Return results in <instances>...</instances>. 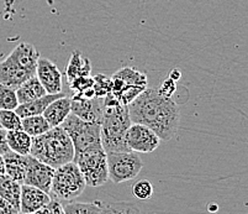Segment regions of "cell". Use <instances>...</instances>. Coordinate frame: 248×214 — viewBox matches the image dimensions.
I'll return each instance as SVG.
<instances>
[{
  "label": "cell",
  "instance_id": "obj_14",
  "mask_svg": "<svg viewBox=\"0 0 248 214\" xmlns=\"http://www.w3.org/2000/svg\"><path fill=\"white\" fill-rule=\"evenodd\" d=\"M9 56L20 67L29 71L30 73L35 74L40 53H38V51L36 49V47L33 45L28 44V42H20Z\"/></svg>",
  "mask_w": 248,
  "mask_h": 214
},
{
  "label": "cell",
  "instance_id": "obj_20",
  "mask_svg": "<svg viewBox=\"0 0 248 214\" xmlns=\"http://www.w3.org/2000/svg\"><path fill=\"white\" fill-rule=\"evenodd\" d=\"M45 94H47L46 89L40 83V81H38L36 76L30 77L16 88V96L19 104L30 102V100L40 98V97L45 96Z\"/></svg>",
  "mask_w": 248,
  "mask_h": 214
},
{
  "label": "cell",
  "instance_id": "obj_22",
  "mask_svg": "<svg viewBox=\"0 0 248 214\" xmlns=\"http://www.w3.org/2000/svg\"><path fill=\"white\" fill-rule=\"evenodd\" d=\"M6 141L11 151L20 155H29L31 150V136L24 130H8Z\"/></svg>",
  "mask_w": 248,
  "mask_h": 214
},
{
  "label": "cell",
  "instance_id": "obj_30",
  "mask_svg": "<svg viewBox=\"0 0 248 214\" xmlns=\"http://www.w3.org/2000/svg\"><path fill=\"white\" fill-rule=\"evenodd\" d=\"M132 193L139 199H150L153 195L152 183L150 181H147V180H140L132 187Z\"/></svg>",
  "mask_w": 248,
  "mask_h": 214
},
{
  "label": "cell",
  "instance_id": "obj_31",
  "mask_svg": "<svg viewBox=\"0 0 248 214\" xmlns=\"http://www.w3.org/2000/svg\"><path fill=\"white\" fill-rule=\"evenodd\" d=\"M49 200L45 204L42 208H40L36 214H64L63 204L61 203V199L56 196H49Z\"/></svg>",
  "mask_w": 248,
  "mask_h": 214
},
{
  "label": "cell",
  "instance_id": "obj_9",
  "mask_svg": "<svg viewBox=\"0 0 248 214\" xmlns=\"http://www.w3.org/2000/svg\"><path fill=\"white\" fill-rule=\"evenodd\" d=\"M53 173H55V168L38 161L30 154L26 155V172H25V179L22 183L37 187L49 195Z\"/></svg>",
  "mask_w": 248,
  "mask_h": 214
},
{
  "label": "cell",
  "instance_id": "obj_25",
  "mask_svg": "<svg viewBox=\"0 0 248 214\" xmlns=\"http://www.w3.org/2000/svg\"><path fill=\"white\" fill-rule=\"evenodd\" d=\"M100 206L101 213H140V208H137L134 202H112V200H96Z\"/></svg>",
  "mask_w": 248,
  "mask_h": 214
},
{
  "label": "cell",
  "instance_id": "obj_15",
  "mask_svg": "<svg viewBox=\"0 0 248 214\" xmlns=\"http://www.w3.org/2000/svg\"><path fill=\"white\" fill-rule=\"evenodd\" d=\"M67 96V93L64 92H60V93H53V94H45V96L40 97L37 99H33L30 102L21 103V104L17 105V108L15 109V112L17 113V115L20 118H26V116L31 115H38V114H42L45 112L48 104H51L55 99L61 98V97Z\"/></svg>",
  "mask_w": 248,
  "mask_h": 214
},
{
  "label": "cell",
  "instance_id": "obj_29",
  "mask_svg": "<svg viewBox=\"0 0 248 214\" xmlns=\"http://www.w3.org/2000/svg\"><path fill=\"white\" fill-rule=\"evenodd\" d=\"M93 80V89L96 98H104V97H107L111 92V77H108L105 74H98Z\"/></svg>",
  "mask_w": 248,
  "mask_h": 214
},
{
  "label": "cell",
  "instance_id": "obj_38",
  "mask_svg": "<svg viewBox=\"0 0 248 214\" xmlns=\"http://www.w3.org/2000/svg\"><path fill=\"white\" fill-rule=\"evenodd\" d=\"M0 128H1V127H0Z\"/></svg>",
  "mask_w": 248,
  "mask_h": 214
},
{
  "label": "cell",
  "instance_id": "obj_33",
  "mask_svg": "<svg viewBox=\"0 0 248 214\" xmlns=\"http://www.w3.org/2000/svg\"><path fill=\"white\" fill-rule=\"evenodd\" d=\"M20 213L19 209L15 208L10 202L4 199L3 197H0V214H16Z\"/></svg>",
  "mask_w": 248,
  "mask_h": 214
},
{
  "label": "cell",
  "instance_id": "obj_23",
  "mask_svg": "<svg viewBox=\"0 0 248 214\" xmlns=\"http://www.w3.org/2000/svg\"><path fill=\"white\" fill-rule=\"evenodd\" d=\"M21 124L22 130L28 132L31 137L38 136V135L44 134L47 130L51 129V125H49L48 121L45 119V116L42 114L22 118Z\"/></svg>",
  "mask_w": 248,
  "mask_h": 214
},
{
  "label": "cell",
  "instance_id": "obj_6",
  "mask_svg": "<svg viewBox=\"0 0 248 214\" xmlns=\"http://www.w3.org/2000/svg\"><path fill=\"white\" fill-rule=\"evenodd\" d=\"M73 161L82 172L87 186L100 187L107 183L109 180L107 152L104 148H96V150L76 154Z\"/></svg>",
  "mask_w": 248,
  "mask_h": 214
},
{
  "label": "cell",
  "instance_id": "obj_27",
  "mask_svg": "<svg viewBox=\"0 0 248 214\" xmlns=\"http://www.w3.org/2000/svg\"><path fill=\"white\" fill-rule=\"evenodd\" d=\"M19 105L16 89L0 83V109L15 110Z\"/></svg>",
  "mask_w": 248,
  "mask_h": 214
},
{
  "label": "cell",
  "instance_id": "obj_21",
  "mask_svg": "<svg viewBox=\"0 0 248 214\" xmlns=\"http://www.w3.org/2000/svg\"><path fill=\"white\" fill-rule=\"evenodd\" d=\"M20 193H21V183L11 177H9L6 173L0 175V197H3L8 202H10L13 206L20 212Z\"/></svg>",
  "mask_w": 248,
  "mask_h": 214
},
{
  "label": "cell",
  "instance_id": "obj_1",
  "mask_svg": "<svg viewBox=\"0 0 248 214\" xmlns=\"http://www.w3.org/2000/svg\"><path fill=\"white\" fill-rule=\"evenodd\" d=\"M128 108L131 123L143 124L161 140H172L179 129L180 112L170 98L162 97L153 88L146 87Z\"/></svg>",
  "mask_w": 248,
  "mask_h": 214
},
{
  "label": "cell",
  "instance_id": "obj_13",
  "mask_svg": "<svg viewBox=\"0 0 248 214\" xmlns=\"http://www.w3.org/2000/svg\"><path fill=\"white\" fill-rule=\"evenodd\" d=\"M32 76L35 74L20 67L10 56H8L0 64V83L1 84L9 85V87L16 89L21 83H24Z\"/></svg>",
  "mask_w": 248,
  "mask_h": 214
},
{
  "label": "cell",
  "instance_id": "obj_36",
  "mask_svg": "<svg viewBox=\"0 0 248 214\" xmlns=\"http://www.w3.org/2000/svg\"><path fill=\"white\" fill-rule=\"evenodd\" d=\"M5 173V164H4L3 155H0V175H4Z\"/></svg>",
  "mask_w": 248,
  "mask_h": 214
},
{
  "label": "cell",
  "instance_id": "obj_11",
  "mask_svg": "<svg viewBox=\"0 0 248 214\" xmlns=\"http://www.w3.org/2000/svg\"><path fill=\"white\" fill-rule=\"evenodd\" d=\"M35 76L44 85L47 93L53 94L62 92V72L48 58L41 56L38 57Z\"/></svg>",
  "mask_w": 248,
  "mask_h": 214
},
{
  "label": "cell",
  "instance_id": "obj_19",
  "mask_svg": "<svg viewBox=\"0 0 248 214\" xmlns=\"http://www.w3.org/2000/svg\"><path fill=\"white\" fill-rule=\"evenodd\" d=\"M90 72H92V64L89 58L85 57L80 51H73L66 68L67 82L69 83L74 78L80 76H90Z\"/></svg>",
  "mask_w": 248,
  "mask_h": 214
},
{
  "label": "cell",
  "instance_id": "obj_35",
  "mask_svg": "<svg viewBox=\"0 0 248 214\" xmlns=\"http://www.w3.org/2000/svg\"><path fill=\"white\" fill-rule=\"evenodd\" d=\"M168 77L172 78L173 81H175V82H177V81H179L180 78H182V72H180L178 68H173L172 71L169 72Z\"/></svg>",
  "mask_w": 248,
  "mask_h": 214
},
{
  "label": "cell",
  "instance_id": "obj_2",
  "mask_svg": "<svg viewBox=\"0 0 248 214\" xmlns=\"http://www.w3.org/2000/svg\"><path fill=\"white\" fill-rule=\"evenodd\" d=\"M30 155L51 167L57 168L73 161L74 148L66 130L58 125L38 136L31 137Z\"/></svg>",
  "mask_w": 248,
  "mask_h": 214
},
{
  "label": "cell",
  "instance_id": "obj_7",
  "mask_svg": "<svg viewBox=\"0 0 248 214\" xmlns=\"http://www.w3.org/2000/svg\"><path fill=\"white\" fill-rule=\"evenodd\" d=\"M108 176L114 183L136 179L143 167V161L135 151H119L107 152Z\"/></svg>",
  "mask_w": 248,
  "mask_h": 214
},
{
  "label": "cell",
  "instance_id": "obj_16",
  "mask_svg": "<svg viewBox=\"0 0 248 214\" xmlns=\"http://www.w3.org/2000/svg\"><path fill=\"white\" fill-rule=\"evenodd\" d=\"M69 114H71V98L67 96L55 99L42 113V115L48 121L51 128L61 125Z\"/></svg>",
  "mask_w": 248,
  "mask_h": 214
},
{
  "label": "cell",
  "instance_id": "obj_18",
  "mask_svg": "<svg viewBox=\"0 0 248 214\" xmlns=\"http://www.w3.org/2000/svg\"><path fill=\"white\" fill-rule=\"evenodd\" d=\"M112 84H111V92L110 94L115 97V98L124 105H128L134 100L135 98L139 97L146 87L142 85H134V84H127L124 81L119 80V78L111 77Z\"/></svg>",
  "mask_w": 248,
  "mask_h": 214
},
{
  "label": "cell",
  "instance_id": "obj_3",
  "mask_svg": "<svg viewBox=\"0 0 248 214\" xmlns=\"http://www.w3.org/2000/svg\"><path fill=\"white\" fill-rule=\"evenodd\" d=\"M104 104V103H103ZM131 125L127 105L116 103L103 107L100 121L101 145L105 152L130 151L126 144V132Z\"/></svg>",
  "mask_w": 248,
  "mask_h": 214
},
{
  "label": "cell",
  "instance_id": "obj_17",
  "mask_svg": "<svg viewBox=\"0 0 248 214\" xmlns=\"http://www.w3.org/2000/svg\"><path fill=\"white\" fill-rule=\"evenodd\" d=\"M5 173L15 181L22 183L26 172V155H20L9 150L3 155Z\"/></svg>",
  "mask_w": 248,
  "mask_h": 214
},
{
  "label": "cell",
  "instance_id": "obj_5",
  "mask_svg": "<svg viewBox=\"0 0 248 214\" xmlns=\"http://www.w3.org/2000/svg\"><path fill=\"white\" fill-rule=\"evenodd\" d=\"M87 183L82 172L74 161H69L55 168L52 177L51 192L60 199L73 200L84 192Z\"/></svg>",
  "mask_w": 248,
  "mask_h": 214
},
{
  "label": "cell",
  "instance_id": "obj_12",
  "mask_svg": "<svg viewBox=\"0 0 248 214\" xmlns=\"http://www.w3.org/2000/svg\"><path fill=\"white\" fill-rule=\"evenodd\" d=\"M49 195L45 191L40 190L35 186L21 183V193H20V213L31 214L37 213L40 208L45 206L49 200Z\"/></svg>",
  "mask_w": 248,
  "mask_h": 214
},
{
  "label": "cell",
  "instance_id": "obj_32",
  "mask_svg": "<svg viewBox=\"0 0 248 214\" xmlns=\"http://www.w3.org/2000/svg\"><path fill=\"white\" fill-rule=\"evenodd\" d=\"M177 91V84H175V81H173L172 78H167L162 82V84L158 88V93L162 97H166V98H170L173 96V93Z\"/></svg>",
  "mask_w": 248,
  "mask_h": 214
},
{
  "label": "cell",
  "instance_id": "obj_10",
  "mask_svg": "<svg viewBox=\"0 0 248 214\" xmlns=\"http://www.w3.org/2000/svg\"><path fill=\"white\" fill-rule=\"evenodd\" d=\"M103 107V98H85L79 94H74L71 98V113L85 121L100 123Z\"/></svg>",
  "mask_w": 248,
  "mask_h": 214
},
{
  "label": "cell",
  "instance_id": "obj_24",
  "mask_svg": "<svg viewBox=\"0 0 248 214\" xmlns=\"http://www.w3.org/2000/svg\"><path fill=\"white\" fill-rule=\"evenodd\" d=\"M114 78H119V80L124 81L127 84H134V85H142V87H147L148 80L143 72H140L135 69L134 67L125 66L121 67L117 72H115Z\"/></svg>",
  "mask_w": 248,
  "mask_h": 214
},
{
  "label": "cell",
  "instance_id": "obj_37",
  "mask_svg": "<svg viewBox=\"0 0 248 214\" xmlns=\"http://www.w3.org/2000/svg\"><path fill=\"white\" fill-rule=\"evenodd\" d=\"M207 211H209V212H217L218 211V206L213 202V203L207 204Z\"/></svg>",
  "mask_w": 248,
  "mask_h": 214
},
{
  "label": "cell",
  "instance_id": "obj_4",
  "mask_svg": "<svg viewBox=\"0 0 248 214\" xmlns=\"http://www.w3.org/2000/svg\"><path fill=\"white\" fill-rule=\"evenodd\" d=\"M61 127L71 137L74 148V155L85 151L103 148L100 137V123L85 121L71 113Z\"/></svg>",
  "mask_w": 248,
  "mask_h": 214
},
{
  "label": "cell",
  "instance_id": "obj_28",
  "mask_svg": "<svg viewBox=\"0 0 248 214\" xmlns=\"http://www.w3.org/2000/svg\"><path fill=\"white\" fill-rule=\"evenodd\" d=\"M0 127L8 130H21V118L15 110L0 109Z\"/></svg>",
  "mask_w": 248,
  "mask_h": 214
},
{
  "label": "cell",
  "instance_id": "obj_8",
  "mask_svg": "<svg viewBox=\"0 0 248 214\" xmlns=\"http://www.w3.org/2000/svg\"><path fill=\"white\" fill-rule=\"evenodd\" d=\"M159 139L153 130L140 123H131L126 132V144L130 151L150 154L159 146Z\"/></svg>",
  "mask_w": 248,
  "mask_h": 214
},
{
  "label": "cell",
  "instance_id": "obj_34",
  "mask_svg": "<svg viewBox=\"0 0 248 214\" xmlns=\"http://www.w3.org/2000/svg\"><path fill=\"white\" fill-rule=\"evenodd\" d=\"M10 150L6 141V130L0 128V155H4L5 152Z\"/></svg>",
  "mask_w": 248,
  "mask_h": 214
},
{
  "label": "cell",
  "instance_id": "obj_26",
  "mask_svg": "<svg viewBox=\"0 0 248 214\" xmlns=\"http://www.w3.org/2000/svg\"><path fill=\"white\" fill-rule=\"evenodd\" d=\"M64 214H92L101 213L100 206L96 200L90 203H83V202H69L68 204L63 206Z\"/></svg>",
  "mask_w": 248,
  "mask_h": 214
}]
</instances>
